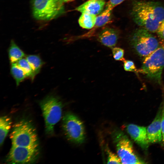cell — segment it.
Instances as JSON below:
<instances>
[{
    "instance_id": "1",
    "label": "cell",
    "mask_w": 164,
    "mask_h": 164,
    "mask_svg": "<svg viewBox=\"0 0 164 164\" xmlns=\"http://www.w3.org/2000/svg\"><path fill=\"white\" fill-rule=\"evenodd\" d=\"M131 14L134 22L141 28L156 32L164 20V5L151 1H135L133 3Z\"/></svg>"
},
{
    "instance_id": "2",
    "label": "cell",
    "mask_w": 164,
    "mask_h": 164,
    "mask_svg": "<svg viewBox=\"0 0 164 164\" xmlns=\"http://www.w3.org/2000/svg\"><path fill=\"white\" fill-rule=\"evenodd\" d=\"M12 145L28 147H38L36 129L29 121L22 119L13 126L10 135Z\"/></svg>"
},
{
    "instance_id": "3",
    "label": "cell",
    "mask_w": 164,
    "mask_h": 164,
    "mask_svg": "<svg viewBox=\"0 0 164 164\" xmlns=\"http://www.w3.org/2000/svg\"><path fill=\"white\" fill-rule=\"evenodd\" d=\"M164 68V40L160 41L158 48L145 58L138 72L160 84Z\"/></svg>"
},
{
    "instance_id": "4",
    "label": "cell",
    "mask_w": 164,
    "mask_h": 164,
    "mask_svg": "<svg viewBox=\"0 0 164 164\" xmlns=\"http://www.w3.org/2000/svg\"><path fill=\"white\" fill-rule=\"evenodd\" d=\"M45 124V130L48 135L53 134L55 125L60 120L63 104L58 97L49 95L39 102Z\"/></svg>"
},
{
    "instance_id": "5",
    "label": "cell",
    "mask_w": 164,
    "mask_h": 164,
    "mask_svg": "<svg viewBox=\"0 0 164 164\" xmlns=\"http://www.w3.org/2000/svg\"><path fill=\"white\" fill-rule=\"evenodd\" d=\"M111 136L117 154L122 164L146 163L136 155L132 142L123 132L116 129L112 132Z\"/></svg>"
},
{
    "instance_id": "6",
    "label": "cell",
    "mask_w": 164,
    "mask_h": 164,
    "mask_svg": "<svg viewBox=\"0 0 164 164\" xmlns=\"http://www.w3.org/2000/svg\"><path fill=\"white\" fill-rule=\"evenodd\" d=\"M130 41L136 53L144 58L156 50L160 43L152 32L141 27L134 31Z\"/></svg>"
},
{
    "instance_id": "7",
    "label": "cell",
    "mask_w": 164,
    "mask_h": 164,
    "mask_svg": "<svg viewBox=\"0 0 164 164\" xmlns=\"http://www.w3.org/2000/svg\"><path fill=\"white\" fill-rule=\"evenodd\" d=\"M62 0H32V8L34 17L40 20H49L64 12Z\"/></svg>"
},
{
    "instance_id": "8",
    "label": "cell",
    "mask_w": 164,
    "mask_h": 164,
    "mask_svg": "<svg viewBox=\"0 0 164 164\" xmlns=\"http://www.w3.org/2000/svg\"><path fill=\"white\" fill-rule=\"evenodd\" d=\"M62 127L69 141L77 144L84 142L86 135L84 125L77 116L70 112L66 113L63 118Z\"/></svg>"
},
{
    "instance_id": "9",
    "label": "cell",
    "mask_w": 164,
    "mask_h": 164,
    "mask_svg": "<svg viewBox=\"0 0 164 164\" xmlns=\"http://www.w3.org/2000/svg\"><path fill=\"white\" fill-rule=\"evenodd\" d=\"M39 154L38 147H28L12 146L6 159L9 163H30L35 162Z\"/></svg>"
},
{
    "instance_id": "10",
    "label": "cell",
    "mask_w": 164,
    "mask_h": 164,
    "mask_svg": "<svg viewBox=\"0 0 164 164\" xmlns=\"http://www.w3.org/2000/svg\"><path fill=\"white\" fill-rule=\"evenodd\" d=\"M162 103L161 104L155 118L147 128V137L149 143H158L162 140Z\"/></svg>"
},
{
    "instance_id": "11",
    "label": "cell",
    "mask_w": 164,
    "mask_h": 164,
    "mask_svg": "<svg viewBox=\"0 0 164 164\" xmlns=\"http://www.w3.org/2000/svg\"><path fill=\"white\" fill-rule=\"evenodd\" d=\"M126 130L131 138L142 149H147L149 143L146 127L130 124L126 126Z\"/></svg>"
},
{
    "instance_id": "12",
    "label": "cell",
    "mask_w": 164,
    "mask_h": 164,
    "mask_svg": "<svg viewBox=\"0 0 164 164\" xmlns=\"http://www.w3.org/2000/svg\"><path fill=\"white\" fill-rule=\"evenodd\" d=\"M105 0H88L75 9L81 13L97 15L101 12L105 5Z\"/></svg>"
},
{
    "instance_id": "13",
    "label": "cell",
    "mask_w": 164,
    "mask_h": 164,
    "mask_svg": "<svg viewBox=\"0 0 164 164\" xmlns=\"http://www.w3.org/2000/svg\"><path fill=\"white\" fill-rule=\"evenodd\" d=\"M118 38V34L115 29L106 28L99 34L98 40L103 45L112 48L116 45Z\"/></svg>"
},
{
    "instance_id": "14",
    "label": "cell",
    "mask_w": 164,
    "mask_h": 164,
    "mask_svg": "<svg viewBox=\"0 0 164 164\" xmlns=\"http://www.w3.org/2000/svg\"><path fill=\"white\" fill-rule=\"evenodd\" d=\"M8 53L10 62L11 64L16 63L25 56L24 52L13 40L11 41Z\"/></svg>"
},
{
    "instance_id": "15",
    "label": "cell",
    "mask_w": 164,
    "mask_h": 164,
    "mask_svg": "<svg viewBox=\"0 0 164 164\" xmlns=\"http://www.w3.org/2000/svg\"><path fill=\"white\" fill-rule=\"evenodd\" d=\"M96 15L86 13H82L79 20L78 23L82 28L90 29L93 28L95 24Z\"/></svg>"
},
{
    "instance_id": "16",
    "label": "cell",
    "mask_w": 164,
    "mask_h": 164,
    "mask_svg": "<svg viewBox=\"0 0 164 164\" xmlns=\"http://www.w3.org/2000/svg\"><path fill=\"white\" fill-rule=\"evenodd\" d=\"M11 118L8 116H4L0 119V145L3 144L11 126Z\"/></svg>"
},
{
    "instance_id": "17",
    "label": "cell",
    "mask_w": 164,
    "mask_h": 164,
    "mask_svg": "<svg viewBox=\"0 0 164 164\" xmlns=\"http://www.w3.org/2000/svg\"><path fill=\"white\" fill-rule=\"evenodd\" d=\"M26 58L30 65L35 77L40 72L44 64L43 62L38 55H28L26 56Z\"/></svg>"
},
{
    "instance_id": "18",
    "label": "cell",
    "mask_w": 164,
    "mask_h": 164,
    "mask_svg": "<svg viewBox=\"0 0 164 164\" xmlns=\"http://www.w3.org/2000/svg\"><path fill=\"white\" fill-rule=\"evenodd\" d=\"M112 10L105 8L98 16H97L94 28H97L102 27L109 22L111 18Z\"/></svg>"
},
{
    "instance_id": "19",
    "label": "cell",
    "mask_w": 164,
    "mask_h": 164,
    "mask_svg": "<svg viewBox=\"0 0 164 164\" xmlns=\"http://www.w3.org/2000/svg\"><path fill=\"white\" fill-rule=\"evenodd\" d=\"M10 73L15 80L17 86L26 77L23 71L16 63L11 64Z\"/></svg>"
},
{
    "instance_id": "20",
    "label": "cell",
    "mask_w": 164,
    "mask_h": 164,
    "mask_svg": "<svg viewBox=\"0 0 164 164\" xmlns=\"http://www.w3.org/2000/svg\"><path fill=\"white\" fill-rule=\"evenodd\" d=\"M22 69L26 77H30L33 80L34 78L33 70L26 59L22 58L16 63Z\"/></svg>"
},
{
    "instance_id": "21",
    "label": "cell",
    "mask_w": 164,
    "mask_h": 164,
    "mask_svg": "<svg viewBox=\"0 0 164 164\" xmlns=\"http://www.w3.org/2000/svg\"><path fill=\"white\" fill-rule=\"evenodd\" d=\"M106 147V152L107 155V163H122L121 160L118 155L111 152L107 146Z\"/></svg>"
},
{
    "instance_id": "22",
    "label": "cell",
    "mask_w": 164,
    "mask_h": 164,
    "mask_svg": "<svg viewBox=\"0 0 164 164\" xmlns=\"http://www.w3.org/2000/svg\"><path fill=\"white\" fill-rule=\"evenodd\" d=\"M112 53L114 59L116 60L124 61V51L122 49L118 47H114L112 48Z\"/></svg>"
},
{
    "instance_id": "23",
    "label": "cell",
    "mask_w": 164,
    "mask_h": 164,
    "mask_svg": "<svg viewBox=\"0 0 164 164\" xmlns=\"http://www.w3.org/2000/svg\"><path fill=\"white\" fill-rule=\"evenodd\" d=\"M124 69L127 71L138 72V70L133 61L129 60H125L124 61Z\"/></svg>"
},
{
    "instance_id": "24",
    "label": "cell",
    "mask_w": 164,
    "mask_h": 164,
    "mask_svg": "<svg viewBox=\"0 0 164 164\" xmlns=\"http://www.w3.org/2000/svg\"><path fill=\"white\" fill-rule=\"evenodd\" d=\"M125 0H109L107 2L105 8L112 10L115 6L120 4Z\"/></svg>"
},
{
    "instance_id": "25",
    "label": "cell",
    "mask_w": 164,
    "mask_h": 164,
    "mask_svg": "<svg viewBox=\"0 0 164 164\" xmlns=\"http://www.w3.org/2000/svg\"><path fill=\"white\" fill-rule=\"evenodd\" d=\"M156 32L161 40H164V20L160 25Z\"/></svg>"
},
{
    "instance_id": "26",
    "label": "cell",
    "mask_w": 164,
    "mask_h": 164,
    "mask_svg": "<svg viewBox=\"0 0 164 164\" xmlns=\"http://www.w3.org/2000/svg\"><path fill=\"white\" fill-rule=\"evenodd\" d=\"M161 126L162 140L164 145V102H163L162 103V113Z\"/></svg>"
},
{
    "instance_id": "27",
    "label": "cell",
    "mask_w": 164,
    "mask_h": 164,
    "mask_svg": "<svg viewBox=\"0 0 164 164\" xmlns=\"http://www.w3.org/2000/svg\"><path fill=\"white\" fill-rule=\"evenodd\" d=\"M62 0L63 2H69L72 1L74 0Z\"/></svg>"
}]
</instances>
